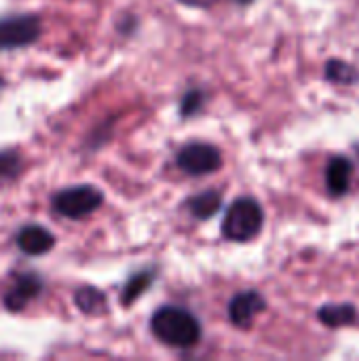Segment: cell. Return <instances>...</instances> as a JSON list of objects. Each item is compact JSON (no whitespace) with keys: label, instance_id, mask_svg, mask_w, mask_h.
Wrapping results in <instances>:
<instances>
[{"label":"cell","instance_id":"16","mask_svg":"<svg viewBox=\"0 0 359 361\" xmlns=\"http://www.w3.org/2000/svg\"><path fill=\"white\" fill-rule=\"evenodd\" d=\"M201 102H203V95L201 93H188L186 95V99H184V104H182V112L184 114H193L199 106H201Z\"/></svg>","mask_w":359,"mask_h":361},{"label":"cell","instance_id":"5","mask_svg":"<svg viewBox=\"0 0 359 361\" xmlns=\"http://www.w3.org/2000/svg\"><path fill=\"white\" fill-rule=\"evenodd\" d=\"M40 36V19L34 15H13L0 19V49L28 47Z\"/></svg>","mask_w":359,"mask_h":361},{"label":"cell","instance_id":"11","mask_svg":"<svg viewBox=\"0 0 359 361\" xmlns=\"http://www.w3.org/2000/svg\"><path fill=\"white\" fill-rule=\"evenodd\" d=\"M220 207H222V197L216 190H205L188 201L190 214L199 220H207V218L216 216L220 212Z\"/></svg>","mask_w":359,"mask_h":361},{"label":"cell","instance_id":"2","mask_svg":"<svg viewBox=\"0 0 359 361\" xmlns=\"http://www.w3.org/2000/svg\"><path fill=\"white\" fill-rule=\"evenodd\" d=\"M262 224H264V212L260 203L252 197H241L226 209L222 233L231 241L245 243L262 231Z\"/></svg>","mask_w":359,"mask_h":361},{"label":"cell","instance_id":"14","mask_svg":"<svg viewBox=\"0 0 359 361\" xmlns=\"http://www.w3.org/2000/svg\"><path fill=\"white\" fill-rule=\"evenodd\" d=\"M152 283V273H140V275H133L125 290H123V305H131L138 296L144 294V290H148V286Z\"/></svg>","mask_w":359,"mask_h":361},{"label":"cell","instance_id":"8","mask_svg":"<svg viewBox=\"0 0 359 361\" xmlns=\"http://www.w3.org/2000/svg\"><path fill=\"white\" fill-rule=\"evenodd\" d=\"M17 245L28 256H40L55 245V237L38 224H28L17 233Z\"/></svg>","mask_w":359,"mask_h":361},{"label":"cell","instance_id":"9","mask_svg":"<svg viewBox=\"0 0 359 361\" xmlns=\"http://www.w3.org/2000/svg\"><path fill=\"white\" fill-rule=\"evenodd\" d=\"M353 163L345 157H332L326 165V188L332 197L347 195L351 186Z\"/></svg>","mask_w":359,"mask_h":361},{"label":"cell","instance_id":"17","mask_svg":"<svg viewBox=\"0 0 359 361\" xmlns=\"http://www.w3.org/2000/svg\"><path fill=\"white\" fill-rule=\"evenodd\" d=\"M184 2H188V4H201V6H205V4H209V2H214V0H184Z\"/></svg>","mask_w":359,"mask_h":361},{"label":"cell","instance_id":"15","mask_svg":"<svg viewBox=\"0 0 359 361\" xmlns=\"http://www.w3.org/2000/svg\"><path fill=\"white\" fill-rule=\"evenodd\" d=\"M21 171V159L17 152H0V182L17 178Z\"/></svg>","mask_w":359,"mask_h":361},{"label":"cell","instance_id":"12","mask_svg":"<svg viewBox=\"0 0 359 361\" xmlns=\"http://www.w3.org/2000/svg\"><path fill=\"white\" fill-rule=\"evenodd\" d=\"M326 78L334 85H355L359 80L358 68H353L351 63L347 61H341V59H330L326 63Z\"/></svg>","mask_w":359,"mask_h":361},{"label":"cell","instance_id":"18","mask_svg":"<svg viewBox=\"0 0 359 361\" xmlns=\"http://www.w3.org/2000/svg\"><path fill=\"white\" fill-rule=\"evenodd\" d=\"M237 2H239V4H250L252 0H237Z\"/></svg>","mask_w":359,"mask_h":361},{"label":"cell","instance_id":"7","mask_svg":"<svg viewBox=\"0 0 359 361\" xmlns=\"http://www.w3.org/2000/svg\"><path fill=\"white\" fill-rule=\"evenodd\" d=\"M42 290V281L38 275H21L11 290L4 296V307L8 311H21L23 307H28L30 300H34Z\"/></svg>","mask_w":359,"mask_h":361},{"label":"cell","instance_id":"4","mask_svg":"<svg viewBox=\"0 0 359 361\" xmlns=\"http://www.w3.org/2000/svg\"><path fill=\"white\" fill-rule=\"evenodd\" d=\"M222 165V154L212 144H188L178 152V167L188 176H207L218 171Z\"/></svg>","mask_w":359,"mask_h":361},{"label":"cell","instance_id":"6","mask_svg":"<svg viewBox=\"0 0 359 361\" xmlns=\"http://www.w3.org/2000/svg\"><path fill=\"white\" fill-rule=\"evenodd\" d=\"M267 309V300L256 292V290H248V292H239L231 305H229V317L231 322L241 328V330H248L252 328L254 319Z\"/></svg>","mask_w":359,"mask_h":361},{"label":"cell","instance_id":"13","mask_svg":"<svg viewBox=\"0 0 359 361\" xmlns=\"http://www.w3.org/2000/svg\"><path fill=\"white\" fill-rule=\"evenodd\" d=\"M76 305L85 315H97L106 309V298L93 288H83L76 294Z\"/></svg>","mask_w":359,"mask_h":361},{"label":"cell","instance_id":"3","mask_svg":"<svg viewBox=\"0 0 359 361\" xmlns=\"http://www.w3.org/2000/svg\"><path fill=\"white\" fill-rule=\"evenodd\" d=\"M104 197L93 186H72L53 197V209L59 216L80 220L89 214H93L102 205Z\"/></svg>","mask_w":359,"mask_h":361},{"label":"cell","instance_id":"10","mask_svg":"<svg viewBox=\"0 0 359 361\" xmlns=\"http://www.w3.org/2000/svg\"><path fill=\"white\" fill-rule=\"evenodd\" d=\"M317 319L328 328H343L355 322L353 305H326L317 311Z\"/></svg>","mask_w":359,"mask_h":361},{"label":"cell","instance_id":"1","mask_svg":"<svg viewBox=\"0 0 359 361\" xmlns=\"http://www.w3.org/2000/svg\"><path fill=\"white\" fill-rule=\"evenodd\" d=\"M150 328L161 343L176 349H188L201 341L199 319L182 307L159 309L150 319Z\"/></svg>","mask_w":359,"mask_h":361}]
</instances>
